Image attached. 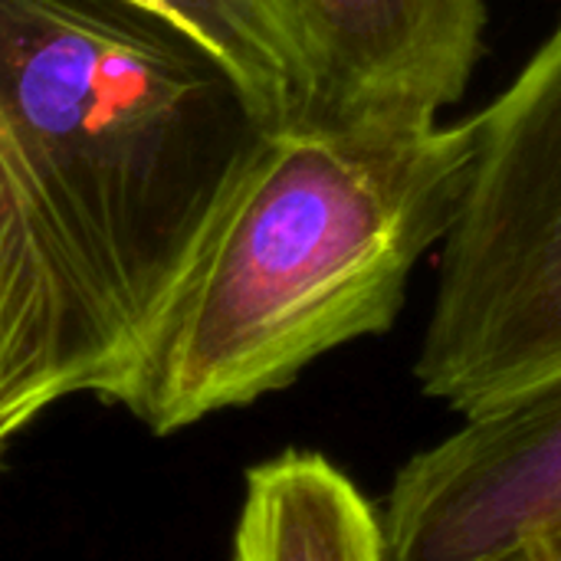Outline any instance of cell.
<instances>
[{
  "instance_id": "3957f363",
  "label": "cell",
  "mask_w": 561,
  "mask_h": 561,
  "mask_svg": "<svg viewBox=\"0 0 561 561\" xmlns=\"http://www.w3.org/2000/svg\"><path fill=\"white\" fill-rule=\"evenodd\" d=\"M470 118L473 168L414 365L421 391L460 417L561 378V13Z\"/></svg>"
},
{
  "instance_id": "5b68a950",
  "label": "cell",
  "mask_w": 561,
  "mask_h": 561,
  "mask_svg": "<svg viewBox=\"0 0 561 561\" xmlns=\"http://www.w3.org/2000/svg\"><path fill=\"white\" fill-rule=\"evenodd\" d=\"M322 82V122H437L470 89L490 0H289Z\"/></svg>"
},
{
  "instance_id": "9c48e42d",
  "label": "cell",
  "mask_w": 561,
  "mask_h": 561,
  "mask_svg": "<svg viewBox=\"0 0 561 561\" xmlns=\"http://www.w3.org/2000/svg\"><path fill=\"white\" fill-rule=\"evenodd\" d=\"M483 561H561V516L542 523L539 529H533L510 549Z\"/></svg>"
},
{
  "instance_id": "ba28073f",
  "label": "cell",
  "mask_w": 561,
  "mask_h": 561,
  "mask_svg": "<svg viewBox=\"0 0 561 561\" xmlns=\"http://www.w3.org/2000/svg\"><path fill=\"white\" fill-rule=\"evenodd\" d=\"M210 53L270 128L322 122V82L289 0H125Z\"/></svg>"
},
{
  "instance_id": "277c9868",
  "label": "cell",
  "mask_w": 561,
  "mask_h": 561,
  "mask_svg": "<svg viewBox=\"0 0 561 561\" xmlns=\"http://www.w3.org/2000/svg\"><path fill=\"white\" fill-rule=\"evenodd\" d=\"M561 516V378L414 454L378 519L385 561H483Z\"/></svg>"
},
{
  "instance_id": "7a4b0ae2",
  "label": "cell",
  "mask_w": 561,
  "mask_h": 561,
  "mask_svg": "<svg viewBox=\"0 0 561 561\" xmlns=\"http://www.w3.org/2000/svg\"><path fill=\"white\" fill-rule=\"evenodd\" d=\"M473 148V118L270 131L108 401L174 434L388 332L457 220Z\"/></svg>"
},
{
  "instance_id": "8992f818",
  "label": "cell",
  "mask_w": 561,
  "mask_h": 561,
  "mask_svg": "<svg viewBox=\"0 0 561 561\" xmlns=\"http://www.w3.org/2000/svg\"><path fill=\"white\" fill-rule=\"evenodd\" d=\"M76 329L20 187L0 168V450L62 401L76 371Z\"/></svg>"
},
{
  "instance_id": "52a82bcc",
  "label": "cell",
  "mask_w": 561,
  "mask_h": 561,
  "mask_svg": "<svg viewBox=\"0 0 561 561\" xmlns=\"http://www.w3.org/2000/svg\"><path fill=\"white\" fill-rule=\"evenodd\" d=\"M233 561H385L381 519L332 460L289 450L247 473Z\"/></svg>"
},
{
  "instance_id": "6da1fadb",
  "label": "cell",
  "mask_w": 561,
  "mask_h": 561,
  "mask_svg": "<svg viewBox=\"0 0 561 561\" xmlns=\"http://www.w3.org/2000/svg\"><path fill=\"white\" fill-rule=\"evenodd\" d=\"M270 128L233 76L125 0H0V148L112 398Z\"/></svg>"
}]
</instances>
